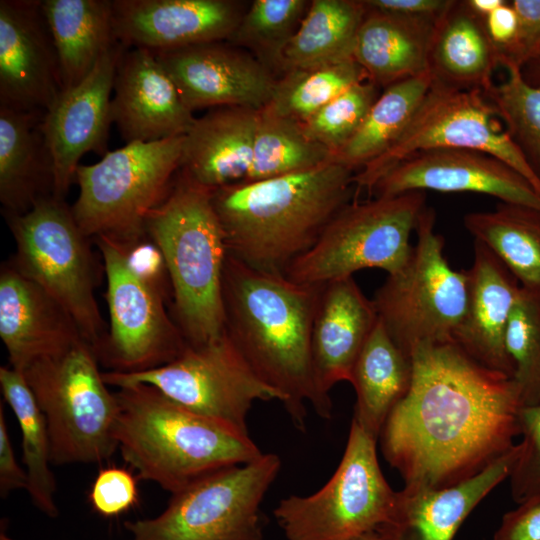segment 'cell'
<instances>
[{"label":"cell","instance_id":"1","mask_svg":"<svg viewBox=\"0 0 540 540\" xmlns=\"http://www.w3.org/2000/svg\"><path fill=\"white\" fill-rule=\"evenodd\" d=\"M410 357L411 387L379 436L404 487L456 485L515 445L522 404L512 377L476 362L454 342L417 345Z\"/></svg>","mask_w":540,"mask_h":540},{"label":"cell","instance_id":"2","mask_svg":"<svg viewBox=\"0 0 540 540\" xmlns=\"http://www.w3.org/2000/svg\"><path fill=\"white\" fill-rule=\"evenodd\" d=\"M322 286L254 269L228 254L223 275L225 331L254 372L284 397L293 425L306 429V402L323 418L311 355Z\"/></svg>","mask_w":540,"mask_h":540},{"label":"cell","instance_id":"3","mask_svg":"<svg viewBox=\"0 0 540 540\" xmlns=\"http://www.w3.org/2000/svg\"><path fill=\"white\" fill-rule=\"evenodd\" d=\"M355 171L337 162L212 191L228 254L284 274L352 198Z\"/></svg>","mask_w":540,"mask_h":540},{"label":"cell","instance_id":"4","mask_svg":"<svg viewBox=\"0 0 540 540\" xmlns=\"http://www.w3.org/2000/svg\"><path fill=\"white\" fill-rule=\"evenodd\" d=\"M115 396V439L123 460L140 478L171 494L208 473L263 454L249 434L194 413L153 386H123Z\"/></svg>","mask_w":540,"mask_h":540},{"label":"cell","instance_id":"5","mask_svg":"<svg viewBox=\"0 0 540 540\" xmlns=\"http://www.w3.org/2000/svg\"><path fill=\"white\" fill-rule=\"evenodd\" d=\"M145 233L168 272L174 320L187 344L225 333L223 275L228 251L212 191L179 173L164 201L148 216Z\"/></svg>","mask_w":540,"mask_h":540},{"label":"cell","instance_id":"6","mask_svg":"<svg viewBox=\"0 0 540 540\" xmlns=\"http://www.w3.org/2000/svg\"><path fill=\"white\" fill-rule=\"evenodd\" d=\"M184 135L133 142L80 164L79 195L72 208L86 236L130 244L146 236L150 213L168 196L180 169Z\"/></svg>","mask_w":540,"mask_h":540},{"label":"cell","instance_id":"7","mask_svg":"<svg viewBox=\"0 0 540 540\" xmlns=\"http://www.w3.org/2000/svg\"><path fill=\"white\" fill-rule=\"evenodd\" d=\"M98 362L94 348L82 341L23 371L47 423L54 465L101 463L118 450V403Z\"/></svg>","mask_w":540,"mask_h":540},{"label":"cell","instance_id":"8","mask_svg":"<svg viewBox=\"0 0 540 540\" xmlns=\"http://www.w3.org/2000/svg\"><path fill=\"white\" fill-rule=\"evenodd\" d=\"M16 243L11 263L73 318L95 352L107 332L95 297L97 274L90 238L64 199L48 195L26 212L5 213Z\"/></svg>","mask_w":540,"mask_h":540},{"label":"cell","instance_id":"9","mask_svg":"<svg viewBox=\"0 0 540 540\" xmlns=\"http://www.w3.org/2000/svg\"><path fill=\"white\" fill-rule=\"evenodd\" d=\"M434 225L435 212L425 207L409 259L388 274L372 299L378 320L408 356L420 344L454 342L466 310V270L449 265Z\"/></svg>","mask_w":540,"mask_h":540},{"label":"cell","instance_id":"10","mask_svg":"<svg viewBox=\"0 0 540 540\" xmlns=\"http://www.w3.org/2000/svg\"><path fill=\"white\" fill-rule=\"evenodd\" d=\"M281 468L277 454L208 473L172 494L154 518L127 522L130 540H262L261 504Z\"/></svg>","mask_w":540,"mask_h":540},{"label":"cell","instance_id":"11","mask_svg":"<svg viewBox=\"0 0 540 540\" xmlns=\"http://www.w3.org/2000/svg\"><path fill=\"white\" fill-rule=\"evenodd\" d=\"M425 202V191H409L347 204L285 276L300 284L321 286L364 269L395 273L411 255L410 235Z\"/></svg>","mask_w":540,"mask_h":540},{"label":"cell","instance_id":"12","mask_svg":"<svg viewBox=\"0 0 540 540\" xmlns=\"http://www.w3.org/2000/svg\"><path fill=\"white\" fill-rule=\"evenodd\" d=\"M377 440L352 419L342 459L317 492L282 499L273 514L287 540H350L389 518L397 493L377 458Z\"/></svg>","mask_w":540,"mask_h":540},{"label":"cell","instance_id":"13","mask_svg":"<svg viewBox=\"0 0 540 540\" xmlns=\"http://www.w3.org/2000/svg\"><path fill=\"white\" fill-rule=\"evenodd\" d=\"M102 377L117 388L147 384L184 408L248 433L247 416L256 401L283 395L250 367L228 334L201 345L187 344L172 362L135 373L106 371Z\"/></svg>","mask_w":540,"mask_h":540},{"label":"cell","instance_id":"14","mask_svg":"<svg viewBox=\"0 0 540 540\" xmlns=\"http://www.w3.org/2000/svg\"><path fill=\"white\" fill-rule=\"evenodd\" d=\"M501 124L484 92L432 82L401 137L355 173V187L370 192L381 177L412 154L447 148L493 155L515 169L540 194L539 179Z\"/></svg>","mask_w":540,"mask_h":540},{"label":"cell","instance_id":"15","mask_svg":"<svg viewBox=\"0 0 540 540\" xmlns=\"http://www.w3.org/2000/svg\"><path fill=\"white\" fill-rule=\"evenodd\" d=\"M103 257L110 327L96 351L108 371L135 373L175 360L187 342L165 307L166 296L139 276L125 247L110 238H94Z\"/></svg>","mask_w":540,"mask_h":540},{"label":"cell","instance_id":"16","mask_svg":"<svg viewBox=\"0 0 540 540\" xmlns=\"http://www.w3.org/2000/svg\"><path fill=\"white\" fill-rule=\"evenodd\" d=\"M126 47L116 44L78 85L60 93L44 113L42 131L52 163V195L64 199L80 159L88 152L104 156L111 118L116 68Z\"/></svg>","mask_w":540,"mask_h":540},{"label":"cell","instance_id":"17","mask_svg":"<svg viewBox=\"0 0 540 540\" xmlns=\"http://www.w3.org/2000/svg\"><path fill=\"white\" fill-rule=\"evenodd\" d=\"M174 81L185 105L265 108L277 78L252 54L226 41L154 53Z\"/></svg>","mask_w":540,"mask_h":540},{"label":"cell","instance_id":"18","mask_svg":"<svg viewBox=\"0 0 540 540\" xmlns=\"http://www.w3.org/2000/svg\"><path fill=\"white\" fill-rule=\"evenodd\" d=\"M62 91L41 0H1L0 107L45 113Z\"/></svg>","mask_w":540,"mask_h":540},{"label":"cell","instance_id":"19","mask_svg":"<svg viewBox=\"0 0 540 540\" xmlns=\"http://www.w3.org/2000/svg\"><path fill=\"white\" fill-rule=\"evenodd\" d=\"M473 192L540 209V194L493 155L467 149H432L407 157L373 186L375 197L409 191Z\"/></svg>","mask_w":540,"mask_h":540},{"label":"cell","instance_id":"20","mask_svg":"<svg viewBox=\"0 0 540 540\" xmlns=\"http://www.w3.org/2000/svg\"><path fill=\"white\" fill-rule=\"evenodd\" d=\"M244 12L234 0H112L116 40L153 53L227 41Z\"/></svg>","mask_w":540,"mask_h":540},{"label":"cell","instance_id":"21","mask_svg":"<svg viewBox=\"0 0 540 540\" xmlns=\"http://www.w3.org/2000/svg\"><path fill=\"white\" fill-rule=\"evenodd\" d=\"M111 118L127 143L185 135L196 117L156 55L125 48L117 65Z\"/></svg>","mask_w":540,"mask_h":540},{"label":"cell","instance_id":"22","mask_svg":"<svg viewBox=\"0 0 540 540\" xmlns=\"http://www.w3.org/2000/svg\"><path fill=\"white\" fill-rule=\"evenodd\" d=\"M378 322L368 299L353 276L322 286L314 318L311 355L314 381L323 418L332 414L330 390L350 382L354 364Z\"/></svg>","mask_w":540,"mask_h":540},{"label":"cell","instance_id":"23","mask_svg":"<svg viewBox=\"0 0 540 540\" xmlns=\"http://www.w3.org/2000/svg\"><path fill=\"white\" fill-rule=\"evenodd\" d=\"M0 337L10 367L21 372L86 341L69 313L11 262L0 271Z\"/></svg>","mask_w":540,"mask_h":540},{"label":"cell","instance_id":"24","mask_svg":"<svg viewBox=\"0 0 540 540\" xmlns=\"http://www.w3.org/2000/svg\"><path fill=\"white\" fill-rule=\"evenodd\" d=\"M520 443L479 474L442 489L404 487L395 506L376 531L382 540H452L473 509L509 477Z\"/></svg>","mask_w":540,"mask_h":540},{"label":"cell","instance_id":"25","mask_svg":"<svg viewBox=\"0 0 540 540\" xmlns=\"http://www.w3.org/2000/svg\"><path fill=\"white\" fill-rule=\"evenodd\" d=\"M466 274V310L454 343L481 365L513 378L505 335L521 286L503 262L478 241H474V261Z\"/></svg>","mask_w":540,"mask_h":540},{"label":"cell","instance_id":"26","mask_svg":"<svg viewBox=\"0 0 540 540\" xmlns=\"http://www.w3.org/2000/svg\"><path fill=\"white\" fill-rule=\"evenodd\" d=\"M259 112L219 107L195 118L184 135L178 173L211 191L245 183L252 163Z\"/></svg>","mask_w":540,"mask_h":540},{"label":"cell","instance_id":"27","mask_svg":"<svg viewBox=\"0 0 540 540\" xmlns=\"http://www.w3.org/2000/svg\"><path fill=\"white\" fill-rule=\"evenodd\" d=\"M500 65V52L490 39L485 19L466 0H451L437 19L428 52L432 82L486 93Z\"/></svg>","mask_w":540,"mask_h":540},{"label":"cell","instance_id":"28","mask_svg":"<svg viewBox=\"0 0 540 540\" xmlns=\"http://www.w3.org/2000/svg\"><path fill=\"white\" fill-rule=\"evenodd\" d=\"M366 9L353 60L363 69L367 81L386 88L428 72V52L437 19Z\"/></svg>","mask_w":540,"mask_h":540},{"label":"cell","instance_id":"29","mask_svg":"<svg viewBox=\"0 0 540 540\" xmlns=\"http://www.w3.org/2000/svg\"><path fill=\"white\" fill-rule=\"evenodd\" d=\"M44 113L0 107V201L21 214L52 195V163L42 131Z\"/></svg>","mask_w":540,"mask_h":540},{"label":"cell","instance_id":"30","mask_svg":"<svg viewBox=\"0 0 540 540\" xmlns=\"http://www.w3.org/2000/svg\"><path fill=\"white\" fill-rule=\"evenodd\" d=\"M60 68L63 91L78 85L119 42L112 0H41Z\"/></svg>","mask_w":540,"mask_h":540},{"label":"cell","instance_id":"31","mask_svg":"<svg viewBox=\"0 0 540 540\" xmlns=\"http://www.w3.org/2000/svg\"><path fill=\"white\" fill-rule=\"evenodd\" d=\"M412 378L411 357L378 320L352 370L350 383L356 393L352 419L378 440L388 416L407 395Z\"/></svg>","mask_w":540,"mask_h":540},{"label":"cell","instance_id":"32","mask_svg":"<svg viewBox=\"0 0 540 540\" xmlns=\"http://www.w3.org/2000/svg\"><path fill=\"white\" fill-rule=\"evenodd\" d=\"M363 0H313L283 54L282 74L353 60Z\"/></svg>","mask_w":540,"mask_h":540},{"label":"cell","instance_id":"33","mask_svg":"<svg viewBox=\"0 0 540 540\" xmlns=\"http://www.w3.org/2000/svg\"><path fill=\"white\" fill-rule=\"evenodd\" d=\"M466 230L487 246L523 289L540 293V209L500 202L492 211L470 212Z\"/></svg>","mask_w":540,"mask_h":540},{"label":"cell","instance_id":"34","mask_svg":"<svg viewBox=\"0 0 540 540\" xmlns=\"http://www.w3.org/2000/svg\"><path fill=\"white\" fill-rule=\"evenodd\" d=\"M432 84L429 72L394 83L378 96L362 125L333 162L359 171L404 133Z\"/></svg>","mask_w":540,"mask_h":540},{"label":"cell","instance_id":"35","mask_svg":"<svg viewBox=\"0 0 540 540\" xmlns=\"http://www.w3.org/2000/svg\"><path fill=\"white\" fill-rule=\"evenodd\" d=\"M0 385L5 401L13 410L22 435L23 461L27 474V492L34 505L49 517L59 513L56 481L50 468L51 445L47 423L23 372L1 366Z\"/></svg>","mask_w":540,"mask_h":540},{"label":"cell","instance_id":"36","mask_svg":"<svg viewBox=\"0 0 540 540\" xmlns=\"http://www.w3.org/2000/svg\"><path fill=\"white\" fill-rule=\"evenodd\" d=\"M334 154L311 140L300 122L259 112L251 168L245 183L312 169L333 162Z\"/></svg>","mask_w":540,"mask_h":540},{"label":"cell","instance_id":"37","mask_svg":"<svg viewBox=\"0 0 540 540\" xmlns=\"http://www.w3.org/2000/svg\"><path fill=\"white\" fill-rule=\"evenodd\" d=\"M364 80L366 75L355 61L290 70L277 79L265 109L303 123L346 89Z\"/></svg>","mask_w":540,"mask_h":540},{"label":"cell","instance_id":"38","mask_svg":"<svg viewBox=\"0 0 540 540\" xmlns=\"http://www.w3.org/2000/svg\"><path fill=\"white\" fill-rule=\"evenodd\" d=\"M309 5L306 0H255L226 42L249 50L273 73H282L284 51Z\"/></svg>","mask_w":540,"mask_h":540},{"label":"cell","instance_id":"39","mask_svg":"<svg viewBox=\"0 0 540 540\" xmlns=\"http://www.w3.org/2000/svg\"><path fill=\"white\" fill-rule=\"evenodd\" d=\"M506 79L485 93L514 144L540 181V86L526 81L522 69L506 63Z\"/></svg>","mask_w":540,"mask_h":540},{"label":"cell","instance_id":"40","mask_svg":"<svg viewBox=\"0 0 540 540\" xmlns=\"http://www.w3.org/2000/svg\"><path fill=\"white\" fill-rule=\"evenodd\" d=\"M505 347L522 407L540 404V293L521 287L507 325Z\"/></svg>","mask_w":540,"mask_h":540},{"label":"cell","instance_id":"41","mask_svg":"<svg viewBox=\"0 0 540 540\" xmlns=\"http://www.w3.org/2000/svg\"><path fill=\"white\" fill-rule=\"evenodd\" d=\"M379 95L373 83H356L301 123L303 131L335 155L358 131Z\"/></svg>","mask_w":540,"mask_h":540},{"label":"cell","instance_id":"42","mask_svg":"<svg viewBox=\"0 0 540 540\" xmlns=\"http://www.w3.org/2000/svg\"><path fill=\"white\" fill-rule=\"evenodd\" d=\"M520 454L509 475L512 498L518 503L540 495V404L519 414Z\"/></svg>","mask_w":540,"mask_h":540},{"label":"cell","instance_id":"43","mask_svg":"<svg viewBox=\"0 0 540 540\" xmlns=\"http://www.w3.org/2000/svg\"><path fill=\"white\" fill-rule=\"evenodd\" d=\"M137 497L135 478L129 471L119 467L102 469L89 494L94 510L105 517L126 512L137 502Z\"/></svg>","mask_w":540,"mask_h":540},{"label":"cell","instance_id":"44","mask_svg":"<svg viewBox=\"0 0 540 540\" xmlns=\"http://www.w3.org/2000/svg\"><path fill=\"white\" fill-rule=\"evenodd\" d=\"M518 17L514 40L500 52V65L514 64L522 69L540 57V0L510 1Z\"/></svg>","mask_w":540,"mask_h":540},{"label":"cell","instance_id":"45","mask_svg":"<svg viewBox=\"0 0 540 540\" xmlns=\"http://www.w3.org/2000/svg\"><path fill=\"white\" fill-rule=\"evenodd\" d=\"M493 540H540V495L533 496L507 512Z\"/></svg>","mask_w":540,"mask_h":540},{"label":"cell","instance_id":"46","mask_svg":"<svg viewBox=\"0 0 540 540\" xmlns=\"http://www.w3.org/2000/svg\"><path fill=\"white\" fill-rule=\"evenodd\" d=\"M27 488V474L23 470L15 457L11 444L4 408L0 404V494L6 497L10 492Z\"/></svg>","mask_w":540,"mask_h":540},{"label":"cell","instance_id":"47","mask_svg":"<svg viewBox=\"0 0 540 540\" xmlns=\"http://www.w3.org/2000/svg\"><path fill=\"white\" fill-rule=\"evenodd\" d=\"M451 0H363L369 9L408 16L438 19Z\"/></svg>","mask_w":540,"mask_h":540},{"label":"cell","instance_id":"48","mask_svg":"<svg viewBox=\"0 0 540 540\" xmlns=\"http://www.w3.org/2000/svg\"><path fill=\"white\" fill-rule=\"evenodd\" d=\"M487 33L498 48L505 49L514 40L518 29V17L510 1H506L485 18Z\"/></svg>","mask_w":540,"mask_h":540},{"label":"cell","instance_id":"49","mask_svg":"<svg viewBox=\"0 0 540 540\" xmlns=\"http://www.w3.org/2000/svg\"><path fill=\"white\" fill-rule=\"evenodd\" d=\"M469 7L478 15L485 18L499 6L504 4V0H466Z\"/></svg>","mask_w":540,"mask_h":540},{"label":"cell","instance_id":"50","mask_svg":"<svg viewBox=\"0 0 540 540\" xmlns=\"http://www.w3.org/2000/svg\"><path fill=\"white\" fill-rule=\"evenodd\" d=\"M522 73L528 83L540 86V57L523 66Z\"/></svg>","mask_w":540,"mask_h":540},{"label":"cell","instance_id":"51","mask_svg":"<svg viewBox=\"0 0 540 540\" xmlns=\"http://www.w3.org/2000/svg\"><path fill=\"white\" fill-rule=\"evenodd\" d=\"M350 540H382V538L377 531H371Z\"/></svg>","mask_w":540,"mask_h":540},{"label":"cell","instance_id":"52","mask_svg":"<svg viewBox=\"0 0 540 540\" xmlns=\"http://www.w3.org/2000/svg\"><path fill=\"white\" fill-rule=\"evenodd\" d=\"M0 540H13L12 538L8 537L5 533H1Z\"/></svg>","mask_w":540,"mask_h":540}]
</instances>
